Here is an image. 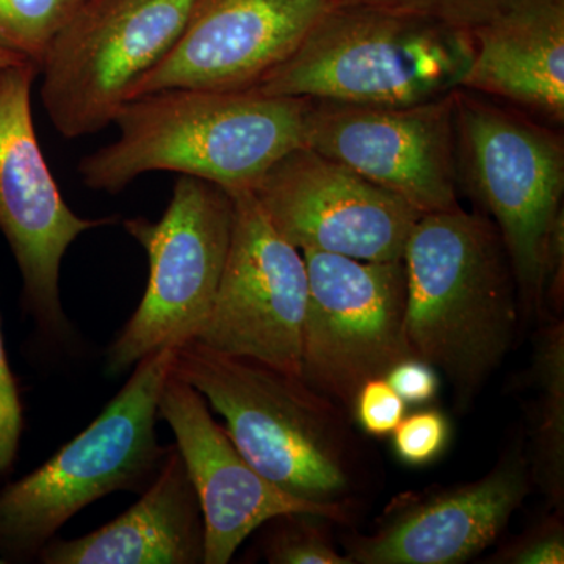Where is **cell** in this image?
<instances>
[{"instance_id": "obj_1", "label": "cell", "mask_w": 564, "mask_h": 564, "mask_svg": "<svg viewBox=\"0 0 564 564\" xmlns=\"http://www.w3.org/2000/svg\"><path fill=\"white\" fill-rule=\"evenodd\" d=\"M311 101L254 90L169 88L137 96L115 117L120 137L77 166L93 191L120 193L141 174L172 172L251 188L306 147Z\"/></svg>"}, {"instance_id": "obj_2", "label": "cell", "mask_w": 564, "mask_h": 564, "mask_svg": "<svg viewBox=\"0 0 564 564\" xmlns=\"http://www.w3.org/2000/svg\"><path fill=\"white\" fill-rule=\"evenodd\" d=\"M414 358L447 377L469 406L513 345L516 278L496 225L454 210L423 214L403 254Z\"/></svg>"}, {"instance_id": "obj_3", "label": "cell", "mask_w": 564, "mask_h": 564, "mask_svg": "<svg viewBox=\"0 0 564 564\" xmlns=\"http://www.w3.org/2000/svg\"><path fill=\"white\" fill-rule=\"evenodd\" d=\"M473 57L470 33L337 2L251 90L350 106H414L459 90Z\"/></svg>"}, {"instance_id": "obj_4", "label": "cell", "mask_w": 564, "mask_h": 564, "mask_svg": "<svg viewBox=\"0 0 564 564\" xmlns=\"http://www.w3.org/2000/svg\"><path fill=\"white\" fill-rule=\"evenodd\" d=\"M173 375L225 419L232 443L267 480L310 502L345 505L351 474L344 408L300 375L196 340L176 348Z\"/></svg>"}, {"instance_id": "obj_5", "label": "cell", "mask_w": 564, "mask_h": 564, "mask_svg": "<svg viewBox=\"0 0 564 564\" xmlns=\"http://www.w3.org/2000/svg\"><path fill=\"white\" fill-rule=\"evenodd\" d=\"M176 348L135 364L124 388L51 459L0 491V551L35 558L74 514L111 492H143L170 454L158 440L159 402Z\"/></svg>"}, {"instance_id": "obj_6", "label": "cell", "mask_w": 564, "mask_h": 564, "mask_svg": "<svg viewBox=\"0 0 564 564\" xmlns=\"http://www.w3.org/2000/svg\"><path fill=\"white\" fill-rule=\"evenodd\" d=\"M456 150L496 220L527 310L544 307L545 276L564 251V151L555 133L455 91Z\"/></svg>"}, {"instance_id": "obj_7", "label": "cell", "mask_w": 564, "mask_h": 564, "mask_svg": "<svg viewBox=\"0 0 564 564\" xmlns=\"http://www.w3.org/2000/svg\"><path fill=\"white\" fill-rule=\"evenodd\" d=\"M232 221L229 192L193 176H180L158 221L124 220L147 251L150 278L135 313L106 350V375L120 377L151 352L198 337L220 285Z\"/></svg>"}, {"instance_id": "obj_8", "label": "cell", "mask_w": 564, "mask_h": 564, "mask_svg": "<svg viewBox=\"0 0 564 564\" xmlns=\"http://www.w3.org/2000/svg\"><path fill=\"white\" fill-rule=\"evenodd\" d=\"M195 0H85L40 65L41 98L65 139L101 132L173 51Z\"/></svg>"}, {"instance_id": "obj_9", "label": "cell", "mask_w": 564, "mask_h": 564, "mask_svg": "<svg viewBox=\"0 0 564 564\" xmlns=\"http://www.w3.org/2000/svg\"><path fill=\"white\" fill-rule=\"evenodd\" d=\"M310 276L302 378L350 411L366 381L411 358L406 270L402 261L367 262L302 250Z\"/></svg>"}, {"instance_id": "obj_10", "label": "cell", "mask_w": 564, "mask_h": 564, "mask_svg": "<svg viewBox=\"0 0 564 564\" xmlns=\"http://www.w3.org/2000/svg\"><path fill=\"white\" fill-rule=\"evenodd\" d=\"M32 62L0 68V231L24 284L29 313L40 332L68 344L70 326L61 300L62 261L82 234L118 223V217L84 218L70 209L36 139Z\"/></svg>"}, {"instance_id": "obj_11", "label": "cell", "mask_w": 564, "mask_h": 564, "mask_svg": "<svg viewBox=\"0 0 564 564\" xmlns=\"http://www.w3.org/2000/svg\"><path fill=\"white\" fill-rule=\"evenodd\" d=\"M229 195L231 245L214 306L195 340L302 377L306 262L276 231L250 188Z\"/></svg>"}, {"instance_id": "obj_12", "label": "cell", "mask_w": 564, "mask_h": 564, "mask_svg": "<svg viewBox=\"0 0 564 564\" xmlns=\"http://www.w3.org/2000/svg\"><path fill=\"white\" fill-rule=\"evenodd\" d=\"M455 93L406 107L311 101L306 147L421 212L458 204Z\"/></svg>"}, {"instance_id": "obj_13", "label": "cell", "mask_w": 564, "mask_h": 564, "mask_svg": "<svg viewBox=\"0 0 564 564\" xmlns=\"http://www.w3.org/2000/svg\"><path fill=\"white\" fill-rule=\"evenodd\" d=\"M293 247L367 262L402 261L423 214L361 174L296 148L251 188Z\"/></svg>"}, {"instance_id": "obj_14", "label": "cell", "mask_w": 564, "mask_h": 564, "mask_svg": "<svg viewBox=\"0 0 564 564\" xmlns=\"http://www.w3.org/2000/svg\"><path fill=\"white\" fill-rule=\"evenodd\" d=\"M159 417L172 429L198 496L206 530L204 564L231 562L243 541L276 516L310 513L347 521L345 505L310 502L267 480L215 421L202 393L176 375L163 386Z\"/></svg>"}, {"instance_id": "obj_15", "label": "cell", "mask_w": 564, "mask_h": 564, "mask_svg": "<svg viewBox=\"0 0 564 564\" xmlns=\"http://www.w3.org/2000/svg\"><path fill=\"white\" fill-rule=\"evenodd\" d=\"M337 0H195L173 51L131 99L169 88L251 90L291 57Z\"/></svg>"}, {"instance_id": "obj_16", "label": "cell", "mask_w": 564, "mask_h": 564, "mask_svg": "<svg viewBox=\"0 0 564 564\" xmlns=\"http://www.w3.org/2000/svg\"><path fill=\"white\" fill-rule=\"evenodd\" d=\"M529 459L508 452L491 473L393 500L377 529L345 541L352 564H462L499 538L530 491Z\"/></svg>"}, {"instance_id": "obj_17", "label": "cell", "mask_w": 564, "mask_h": 564, "mask_svg": "<svg viewBox=\"0 0 564 564\" xmlns=\"http://www.w3.org/2000/svg\"><path fill=\"white\" fill-rule=\"evenodd\" d=\"M206 530L184 459L172 445L154 480L117 519L76 538L41 549L43 564H199Z\"/></svg>"}, {"instance_id": "obj_18", "label": "cell", "mask_w": 564, "mask_h": 564, "mask_svg": "<svg viewBox=\"0 0 564 564\" xmlns=\"http://www.w3.org/2000/svg\"><path fill=\"white\" fill-rule=\"evenodd\" d=\"M473 40L462 90L564 121V0H519L474 32Z\"/></svg>"}, {"instance_id": "obj_19", "label": "cell", "mask_w": 564, "mask_h": 564, "mask_svg": "<svg viewBox=\"0 0 564 564\" xmlns=\"http://www.w3.org/2000/svg\"><path fill=\"white\" fill-rule=\"evenodd\" d=\"M534 400L530 478L549 502H564V325L549 326L533 355Z\"/></svg>"}, {"instance_id": "obj_20", "label": "cell", "mask_w": 564, "mask_h": 564, "mask_svg": "<svg viewBox=\"0 0 564 564\" xmlns=\"http://www.w3.org/2000/svg\"><path fill=\"white\" fill-rule=\"evenodd\" d=\"M85 0H0V47L41 65Z\"/></svg>"}, {"instance_id": "obj_21", "label": "cell", "mask_w": 564, "mask_h": 564, "mask_svg": "<svg viewBox=\"0 0 564 564\" xmlns=\"http://www.w3.org/2000/svg\"><path fill=\"white\" fill-rule=\"evenodd\" d=\"M329 519L310 513L276 516L267 522L263 558L270 564H352L333 544Z\"/></svg>"}, {"instance_id": "obj_22", "label": "cell", "mask_w": 564, "mask_h": 564, "mask_svg": "<svg viewBox=\"0 0 564 564\" xmlns=\"http://www.w3.org/2000/svg\"><path fill=\"white\" fill-rule=\"evenodd\" d=\"M422 18L473 35L519 0H337Z\"/></svg>"}, {"instance_id": "obj_23", "label": "cell", "mask_w": 564, "mask_h": 564, "mask_svg": "<svg viewBox=\"0 0 564 564\" xmlns=\"http://www.w3.org/2000/svg\"><path fill=\"white\" fill-rule=\"evenodd\" d=\"M451 441V422L443 411L419 410L404 415L392 432L393 452L400 462L411 467L436 462Z\"/></svg>"}, {"instance_id": "obj_24", "label": "cell", "mask_w": 564, "mask_h": 564, "mask_svg": "<svg viewBox=\"0 0 564 564\" xmlns=\"http://www.w3.org/2000/svg\"><path fill=\"white\" fill-rule=\"evenodd\" d=\"M406 402L386 378H372L356 392L351 413L370 436H388L406 415Z\"/></svg>"}, {"instance_id": "obj_25", "label": "cell", "mask_w": 564, "mask_h": 564, "mask_svg": "<svg viewBox=\"0 0 564 564\" xmlns=\"http://www.w3.org/2000/svg\"><path fill=\"white\" fill-rule=\"evenodd\" d=\"M488 563L563 564L564 529L562 519H544L532 530L505 545Z\"/></svg>"}, {"instance_id": "obj_26", "label": "cell", "mask_w": 564, "mask_h": 564, "mask_svg": "<svg viewBox=\"0 0 564 564\" xmlns=\"http://www.w3.org/2000/svg\"><path fill=\"white\" fill-rule=\"evenodd\" d=\"M22 404L11 372L0 322V474L13 466L22 433Z\"/></svg>"}, {"instance_id": "obj_27", "label": "cell", "mask_w": 564, "mask_h": 564, "mask_svg": "<svg viewBox=\"0 0 564 564\" xmlns=\"http://www.w3.org/2000/svg\"><path fill=\"white\" fill-rule=\"evenodd\" d=\"M384 378L406 404L432 402L440 391L437 370L414 356L397 362Z\"/></svg>"}, {"instance_id": "obj_28", "label": "cell", "mask_w": 564, "mask_h": 564, "mask_svg": "<svg viewBox=\"0 0 564 564\" xmlns=\"http://www.w3.org/2000/svg\"><path fill=\"white\" fill-rule=\"evenodd\" d=\"M29 62L25 58H22L21 55L13 54V52L3 50L0 47V68H6V66L18 65V63Z\"/></svg>"}, {"instance_id": "obj_29", "label": "cell", "mask_w": 564, "mask_h": 564, "mask_svg": "<svg viewBox=\"0 0 564 564\" xmlns=\"http://www.w3.org/2000/svg\"><path fill=\"white\" fill-rule=\"evenodd\" d=\"M3 563H7V560L2 558V556H0V564H3Z\"/></svg>"}]
</instances>
